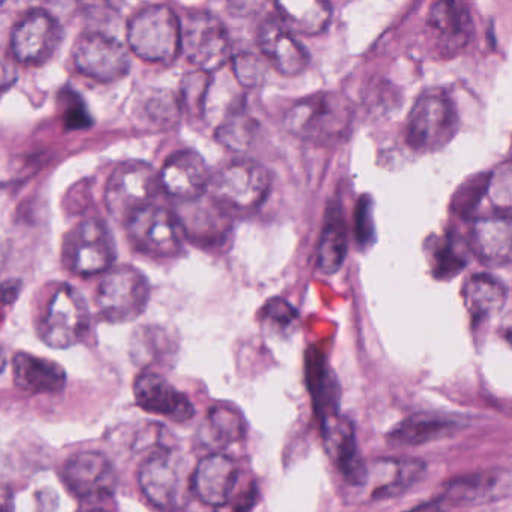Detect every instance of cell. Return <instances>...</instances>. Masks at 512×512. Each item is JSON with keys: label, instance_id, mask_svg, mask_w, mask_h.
<instances>
[{"label": "cell", "instance_id": "obj_1", "mask_svg": "<svg viewBox=\"0 0 512 512\" xmlns=\"http://www.w3.org/2000/svg\"><path fill=\"white\" fill-rule=\"evenodd\" d=\"M352 121V106L343 95L320 92L298 101L284 116V127L305 142L332 145L344 140Z\"/></svg>", "mask_w": 512, "mask_h": 512}, {"label": "cell", "instance_id": "obj_2", "mask_svg": "<svg viewBox=\"0 0 512 512\" xmlns=\"http://www.w3.org/2000/svg\"><path fill=\"white\" fill-rule=\"evenodd\" d=\"M271 190V175L257 161L235 160L218 170L209 181L211 200L230 214H247L259 208Z\"/></svg>", "mask_w": 512, "mask_h": 512}, {"label": "cell", "instance_id": "obj_3", "mask_svg": "<svg viewBox=\"0 0 512 512\" xmlns=\"http://www.w3.org/2000/svg\"><path fill=\"white\" fill-rule=\"evenodd\" d=\"M127 38L143 61L170 64L181 53V22L167 5H151L130 20Z\"/></svg>", "mask_w": 512, "mask_h": 512}, {"label": "cell", "instance_id": "obj_4", "mask_svg": "<svg viewBox=\"0 0 512 512\" xmlns=\"http://www.w3.org/2000/svg\"><path fill=\"white\" fill-rule=\"evenodd\" d=\"M151 286L148 278L130 265L112 268L98 284L95 304L101 317L110 323H130L148 307Z\"/></svg>", "mask_w": 512, "mask_h": 512}, {"label": "cell", "instance_id": "obj_5", "mask_svg": "<svg viewBox=\"0 0 512 512\" xmlns=\"http://www.w3.org/2000/svg\"><path fill=\"white\" fill-rule=\"evenodd\" d=\"M115 238L109 226L98 218H86L65 235L62 260L73 274H106L116 256Z\"/></svg>", "mask_w": 512, "mask_h": 512}, {"label": "cell", "instance_id": "obj_6", "mask_svg": "<svg viewBox=\"0 0 512 512\" xmlns=\"http://www.w3.org/2000/svg\"><path fill=\"white\" fill-rule=\"evenodd\" d=\"M458 124L457 109L446 95L424 94L407 118V145L418 152L440 151L454 139Z\"/></svg>", "mask_w": 512, "mask_h": 512}, {"label": "cell", "instance_id": "obj_7", "mask_svg": "<svg viewBox=\"0 0 512 512\" xmlns=\"http://www.w3.org/2000/svg\"><path fill=\"white\" fill-rule=\"evenodd\" d=\"M91 313L82 293L70 284H62L53 293L46 313L41 317L38 334L53 349L76 346L88 334Z\"/></svg>", "mask_w": 512, "mask_h": 512}, {"label": "cell", "instance_id": "obj_8", "mask_svg": "<svg viewBox=\"0 0 512 512\" xmlns=\"http://www.w3.org/2000/svg\"><path fill=\"white\" fill-rule=\"evenodd\" d=\"M128 239L139 253L169 259L182 253L185 233L178 215L163 206L148 205L125 221Z\"/></svg>", "mask_w": 512, "mask_h": 512}, {"label": "cell", "instance_id": "obj_9", "mask_svg": "<svg viewBox=\"0 0 512 512\" xmlns=\"http://www.w3.org/2000/svg\"><path fill=\"white\" fill-rule=\"evenodd\" d=\"M160 181L149 164L125 161L119 164L106 185L107 211L115 220L125 223L134 212L151 205L157 196Z\"/></svg>", "mask_w": 512, "mask_h": 512}, {"label": "cell", "instance_id": "obj_10", "mask_svg": "<svg viewBox=\"0 0 512 512\" xmlns=\"http://www.w3.org/2000/svg\"><path fill=\"white\" fill-rule=\"evenodd\" d=\"M181 52L202 73H212L229 61V32L214 14H190L181 25Z\"/></svg>", "mask_w": 512, "mask_h": 512}, {"label": "cell", "instance_id": "obj_11", "mask_svg": "<svg viewBox=\"0 0 512 512\" xmlns=\"http://www.w3.org/2000/svg\"><path fill=\"white\" fill-rule=\"evenodd\" d=\"M74 65L98 82H118L130 71V55L121 41L103 32H85L74 44Z\"/></svg>", "mask_w": 512, "mask_h": 512}, {"label": "cell", "instance_id": "obj_12", "mask_svg": "<svg viewBox=\"0 0 512 512\" xmlns=\"http://www.w3.org/2000/svg\"><path fill=\"white\" fill-rule=\"evenodd\" d=\"M64 32L58 20L44 10L26 14L13 31L11 49L17 61L44 65L58 52Z\"/></svg>", "mask_w": 512, "mask_h": 512}, {"label": "cell", "instance_id": "obj_13", "mask_svg": "<svg viewBox=\"0 0 512 512\" xmlns=\"http://www.w3.org/2000/svg\"><path fill=\"white\" fill-rule=\"evenodd\" d=\"M427 28L434 49L442 59L460 55L475 34L472 16L466 5L454 0H440L431 5Z\"/></svg>", "mask_w": 512, "mask_h": 512}, {"label": "cell", "instance_id": "obj_14", "mask_svg": "<svg viewBox=\"0 0 512 512\" xmlns=\"http://www.w3.org/2000/svg\"><path fill=\"white\" fill-rule=\"evenodd\" d=\"M62 479L68 490L80 499L109 496L118 485V475L112 461L97 451L71 455L65 461Z\"/></svg>", "mask_w": 512, "mask_h": 512}, {"label": "cell", "instance_id": "obj_15", "mask_svg": "<svg viewBox=\"0 0 512 512\" xmlns=\"http://www.w3.org/2000/svg\"><path fill=\"white\" fill-rule=\"evenodd\" d=\"M511 488L509 470L490 469L451 479L443 485L439 497L449 509H452L508 499L511 496Z\"/></svg>", "mask_w": 512, "mask_h": 512}, {"label": "cell", "instance_id": "obj_16", "mask_svg": "<svg viewBox=\"0 0 512 512\" xmlns=\"http://www.w3.org/2000/svg\"><path fill=\"white\" fill-rule=\"evenodd\" d=\"M425 464L415 458H382L365 466L359 490L370 500L391 499L412 488L424 476Z\"/></svg>", "mask_w": 512, "mask_h": 512}, {"label": "cell", "instance_id": "obj_17", "mask_svg": "<svg viewBox=\"0 0 512 512\" xmlns=\"http://www.w3.org/2000/svg\"><path fill=\"white\" fill-rule=\"evenodd\" d=\"M160 187L170 196L184 202H193L205 196L211 173L199 152L193 149L175 152L167 158L158 175Z\"/></svg>", "mask_w": 512, "mask_h": 512}, {"label": "cell", "instance_id": "obj_18", "mask_svg": "<svg viewBox=\"0 0 512 512\" xmlns=\"http://www.w3.org/2000/svg\"><path fill=\"white\" fill-rule=\"evenodd\" d=\"M320 424H322L326 452L340 470L343 478L350 485L358 488L364 479L367 464L359 455L355 427L350 419L340 413L323 418Z\"/></svg>", "mask_w": 512, "mask_h": 512}, {"label": "cell", "instance_id": "obj_19", "mask_svg": "<svg viewBox=\"0 0 512 512\" xmlns=\"http://www.w3.org/2000/svg\"><path fill=\"white\" fill-rule=\"evenodd\" d=\"M257 43L263 56L283 76H298L310 64V55L305 47L278 19H268L262 23Z\"/></svg>", "mask_w": 512, "mask_h": 512}, {"label": "cell", "instance_id": "obj_20", "mask_svg": "<svg viewBox=\"0 0 512 512\" xmlns=\"http://www.w3.org/2000/svg\"><path fill=\"white\" fill-rule=\"evenodd\" d=\"M134 397L145 412L164 416L173 422H185L194 416V406L187 395L155 373H143L137 377Z\"/></svg>", "mask_w": 512, "mask_h": 512}, {"label": "cell", "instance_id": "obj_21", "mask_svg": "<svg viewBox=\"0 0 512 512\" xmlns=\"http://www.w3.org/2000/svg\"><path fill=\"white\" fill-rule=\"evenodd\" d=\"M139 484L146 499L157 508L170 511L181 502L182 478L167 451L151 455L140 467Z\"/></svg>", "mask_w": 512, "mask_h": 512}, {"label": "cell", "instance_id": "obj_22", "mask_svg": "<svg viewBox=\"0 0 512 512\" xmlns=\"http://www.w3.org/2000/svg\"><path fill=\"white\" fill-rule=\"evenodd\" d=\"M238 482V467L224 454L202 458L194 470L191 484L194 493L209 506H223L229 502Z\"/></svg>", "mask_w": 512, "mask_h": 512}, {"label": "cell", "instance_id": "obj_23", "mask_svg": "<svg viewBox=\"0 0 512 512\" xmlns=\"http://www.w3.org/2000/svg\"><path fill=\"white\" fill-rule=\"evenodd\" d=\"M512 226L506 215L482 217L470 227V248L481 262L505 266L511 260Z\"/></svg>", "mask_w": 512, "mask_h": 512}, {"label": "cell", "instance_id": "obj_24", "mask_svg": "<svg viewBox=\"0 0 512 512\" xmlns=\"http://www.w3.org/2000/svg\"><path fill=\"white\" fill-rule=\"evenodd\" d=\"M13 376L17 388L29 394H55L67 383V373L58 362L25 352L14 356Z\"/></svg>", "mask_w": 512, "mask_h": 512}, {"label": "cell", "instance_id": "obj_25", "mask_svg": "<svg viewBox=\"0 0 512 512\" xmlns=\"http://www.w3.org/2000/svg\"><path fill=\"white\" fill-rule=\"evenodd\" d=\"M464 307L476 323L493 319L508 301V290L493 275H472L463 286Z\"/></svg>", "mask_w": 512, "mask_h": 512}, {"label": "cell", "instance_id": "obj_26", "mask_svg": "<svg viewBox=\"0 0 512 512\" xmlns=\"http://www.w3.org/2000/svg\"><path fill=\"white\" fill-rule=\"evenodd\" d=\"M454 419L437 413H415L392 428L388 440L398 446H419L451 436L457 430Z\"/></svg>", "mask_w": 512, "mask_h": 512}, {"label": "cell", "instance_id": "obj_27", "mask_svg": "<svg viewBox=\"0 0 512 512\" xmlns=\"http://www.w3.org/2000/svg\"><path fill=\"white\" fill-rule=\"evenodd\" d=\"M347 254V229L340 203H329L320 233L317 268L323 274L340 271Z\"/></svg>", "mask_w": 512, "mask_h": 512}, {"label": "cell", "instance_id": "obj_28", "mask_svg": "<svg viewBox=\"0 0 512 512\" xmlns=\"http://www.w3.org/2000/svg\"><path fill=\"white\" fill-rule=\"evenodd\" d=\"M275 7L280 22L298 34H322L331 22L332 8L325 0H280Z\"/></svg>", "mask_w": 512, "mask_h": 512}, {"label": "cell", "instance_id": "obj_29", "mask_svg": "<svg viewBox=\"0 0 512 512\" xmlns=\"http://www.w3.org/2000/svg\"><path fill=\"white\" fill-rule=\"evenodd\" d=\"M190 203L194 206L185 212L184 217H178L185 236L208 244L223 242L230 229L227 221L229 215L221 211L212 200L208 203L203 202V197Z\"/></svg>", "mask_w": 512, "mask_h": 512}, {"label": "cell", "instance_id": "obj_30", "mask_svg": "<svg viewBox=\"0 0 512 512\" xmlns=\"http://www.w3.org/2000/svg\"><path fill=\"white\" fill-rule=\"evenodd\" d=\"M307 380L320 421L340 413L338 412L340 388H338L337 379L319 353L310 355L308 358Z\"/></svg>", "mask_w": 512, "mask_h": 512}, {"label": "cell", "instance_id": "obj_31", "mask_svg": "<svg viewBox=\"0 0 512 512\" xmlns=\"http://www.w3.org/2000/svg\"><path fill=\"white\" fill-rule=\"evenodd\" d=\"M208 428L212 440L226 446L238 442L247 433V421L236 407L230 404H217L209 410Z\"/></svg>", "mask_w": 512, "mask_h": 512}, {"label": "cell", "instance_id": "obj_32", "mask_svg": "<svg viewBox=\"0 0 512 512\" xmlns=\"http://www.w3.org/2000/svg\"><path fill=\"white\" fill-rule=\"evenodd\" d=\"M259 124L242 109L233 110L226 121L217 128L215 139L230 151L244 152L256 137Z\"/></svg>", "mask_w": 512, "mask_h": 512}, {"label": "cell", "instance_id": "obj_33", "mask_svg": "<svg viewBox=\"0 0 512 512\" xmlns=\"http://www.w3.org/2000/svg\"><path fill=\"white\" fill-rule=\"evenodd\" d=\"M466 251L454 235L439 239L433 250V274L439 280H448L466 268Z\"/></svg>", "mask_w": 512, "mask_h": 512}, {"label": "cell", "instance_id": "obj_34", "mask_svg": "<svg viewBox=\"0 0 512 512\" xmlns=\"http://www.w3.org/2000/svg\"><path fill=\"white\" fill-rule=\"evenodd\" d=\"M233 70H235L236 79L242 86L247 88H257L262 86L266 79V67L262 59L257 58L251 53H239L233 59Z\"/></svg>", "mask_w": 512, "mask_h": 512}, {"label": "cell", "instance_id": "obj_35", "mask_svg": "<svg viewBox=\"0 0 512 512\" xmlns=\"http://www.w3.org/2000/svg\"><path fill=\"white\" fill-rule=\"evenodd\" d=\"M373 202L370 196H362L355 208V236L362 247L374 242Z\"/></svg>", "mask_w": 512, "mask_h": 512}, {"label": "cell", "instance_id": "obj_36", "mask_svg": "<svg viewBox=\"0 0 512 512\" xmlns=\"http://www.w3.org/2000/svg\"><path fill=\"white\" fill-rule=\"evenodd\" d=\"M488 182H490V175H488V178L473 179V181H469L466 185H463L454 199L455 211L461 212V214H467V212L472 211L475 206H478L485 191L488 190Z\"/></svg>", "mask_w": 512, "mask_h": 512}, {"label": "cell", "instance_id": "obj_37", "mask_svg": "<svg viewBox=\"0 0 512 512\" xmlns=\"http://www.w3.org/2000/svg\"><path fill=\"white\" fill-rule=\"evenodd\" d=\"M263 319L280 329H287L298 319V313L289 302L283 299H271L262 311Z\"/></svg>", "mask_w": 512, "mask_h": 512}, {"label": "cell", "instance_id": "obj_38", "mask_svg": "<svg viewBox=\"0 0 512 512\" xmlns=\"http://www.w3.org/2000/svg\"><path fill=\"white\" fill-rule=\"evenodd\" d=\"M92 124L91 116L86 110L85 104L82 101L71 104L65 113V127L67 130H83Z\"/></svg>", "mask_w": 512, "mask_h": 512}, {"label": "cell", "instance_id": "obj_39", "mask_svg": "<svg viewBox=\"0 0 512 512\" xmlns=\"http://www.w3.org/2000/svg\"><path fill=\"white\" fill-rule=\"evenodd\" d=\"M16 79V65L11 62V59L4 52H0V89L13 85Z\"/></svg>", "mask_w": 512, "mask_h": 512}, {"label": "cell", "instance_id": "obj_40", "mask_svg": "<svg viewBox=\"0 0 512 512\" xmlns=\"http://www.w3.org/2000/svg\"><path fill=\"white\" fill-rule=\"evenodd\" d=\"M449 506L440 499L439 496L434 497L431 500H425V502L419 503V505L413 506V508L407 509L404 512H449Z\"/></svg>", "mask_w": 512, "mask_h": 512}, {"label": "cell", "instance_id": "obj_41", "mask_svg": "<svg viewBox=\"0 0 512 512\" xmlns=\"http://www.w3.org/2000/svg\"><path fill=\"white\" fill-rule=\"evenodd\" d=\"M7 367V355H5V350L0 347V373L5 370Z\"/></svg>", "mask_w": 512, "mask_h": 512}, {"label": "cell", "instance_id": "obj_42", "mask_svg": "<svg viewBox=\"0 0 512 512\" xmlns=\"http://www.w3.org/2000/svg\"><path fill=\"white\" fill-rule=\"evenodd\" d=\"M88 512H104V511H88Z\"/></svg>", "mask_w": 512, "mask_h": 512}]
</instances>
